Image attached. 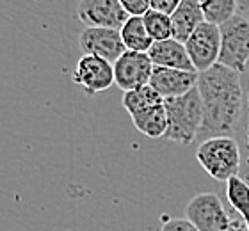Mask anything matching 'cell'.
<instances>
[{
	"mask_svg": "<svg viewBox=\"0 0 249 231\" xmlns=\"http://www.w3.org/2000/svg\"><path fill=\"white\" fill-rule=\"evenodd\" d=\"M132 123L146 137L150 139L164 137L167 132V114H166V108H164V103L148 108L144 112L132 116Z\"/></svg>",
	"mask_w": 249,
	"mask_h": 231,
	"instance_id": "5bb4252c",
	"label": "cell"
},
{
	"mask_svg": "<svg viewBox=\"0 0 249 231\" xmlns=\"http://www.w3.org/2000/svg\"><path fill=\"white\" fill-rule=\"evenodd\" d=\"M199 73H189L182 70H171V68H153L150 78V86L160 94L164 100L167 98L183 96L197 86Z\"/></svg>",
	"mask_w": 249,
	"mask_h": 231,
	"instance_id": "8fae6325",
	"label": "cell"
},
{
	"mask_svg": "<svg viewBox=\"0 0 249 231\" xmlns=\"http://www.w3.org/2000/svg\"><path fill=\"white\" fill-rule=\"evenodd\" d=\"M153 68L155 66L148 53L126 50L114 62V84L123 92L148 86Z\"/></svg>",
	"mask_w": 249,
	"mask_h": 231,
	"instance_id": "52a82bcc",
	"label": "cell"
},
{
	"mask_svg": "<svg viewBox=\"0 0 249 231\" xmlns=\"http://www.w3.org/2000/svg\"><path fill=\"white\" fill-rule=\"evenodd\" d=\"M78 43H80L84 55L100 57V59H104L110 64H114L126 52V46L121 39V32L114 31V29L86 27L80 32Z\"/></svg>",
	"mask_w": 249,
	"mask_h": 231,
	"instance_id": "9c48e42d",
	"label": "cell"
},
{
	"mask_svg": "<svg viewBox=\"0 0 249 231\" xmlns=\"http://www.w3.org/2000/svg\"><path fill=\"white\" fill-rule=\"evenodd\" d=\"M196 159L208 176L228 181L239 176L240 148L233 137H213L203 141L196 149Z\"/></svg>",
	"mask_w": 249,
	"mask_h": 231,
	"instance_id": "3957f363",
	"label": "cell"
},
{
	"mask_svg": "<svg viewBox=\"0 0 249 231\" xmlns=\"http://www.w3.org/2000/svg\"><path fill=\"white\" fill-rule=\"evenodd\" d=\"M228 231H249L248 224H246L244 221H242V217H239V219H231V226H230Z\"/></svg>",
	"mask_w": 249,
	"mask_h": 231,
	"instance_id": "cb8c5ba5",
	"label": "cell"
},
{
	"mask_svg": "<svg viewBox=\"0 0 249 231\" xmlns=\"http://www.w3.org/2000/svg\"><path fill=\"white\" fill-rule=\"evenodd\" d=\"M246 141H248V159H246V181L249 183V96H248V134H246Z\"/></svg>",
	"mask_w": 249,
	"mask_h": 231,
	"instance_id": "d4e9b609",
	"label": "cell"
},
{
	"mask_svg": "<svg viewBox=\"0 0 249 231\" xmlns=\"http://www.w3.org/2000/svg\"><path fill=\"white\" fill-rule=\"evenodd\" d=\"M73 82L88 94L107 91L114 84V64L94 55H82L73 71Z\"/></svg>",
	"mask_w": 249,
	"mask_h": 231,
	"instance_id": "30bf717a",
	"label": "cell"
},
{
	"mask_svg": "<svg viewBox=\"0 0 249 231\" xmlns=\"http://www.w3.org/2000/svg\"><path fill=\"white\" fill-rule=\"evenodd\" d=\"M185 50L196 73H203L213 68L219 62V53H221L219 27L203 21L185 41Z\"/></svg>",
	"mask_w": 249,
	"mask_h": 231,
	"instance_id": "8992f818",
	"label": "cell"
},
{
	"mask_svg": "<svg viewBox=\"0 0 249 231\" xmlns=\"http://www.w3.org/2000/svg\"><path fill=\"white\" fill-rule=\"evenodd\" d=\"M197 92L201 100L203 123L197 141L230 137L242 114L240 73L215 64L197 77Z\"/></svg>",
	"mask_w": 249,
	"mask_h": 231,
	"instance_id": "6da1fadb",
	"label": "cell"
},
{
	"mask_svg": "<svg viewBox=\"0 0 249 231\" xmlns=\"http://www.w3.org/2000/svg\"><path fill=\"white\" fill-rule=\"evenodd\" d=\"M128 18L121 0H82L78 4V20L86 27L121 31Z\"/></svg>",
	"mask_w": 249,
	"mask_h": 231,
	"instance_id": "ba28073f",
	"label": "cell"
},
{
	"mask_svg": "<svg viewBox=\"0 0 249 231\" xmlns=\"http://www.w3.org/2000/svg\"><path fill=\"white\" fill-rule=\"evenodd\" d=\"M185 219L197 231H228L231 226V219L224 210L223 201L213 192L194 195L185 208Z\"/></svg>",
	"mask_w": 249,
	"mask_h": 231,
	"instance_id": "5b68a950",
	"label": "cell"
},
{
	"mask_svg": "<svg viewBox=\"0 0 249 231\" xmlns=\"http://www.w3.org/2000/svg\"><path fill=\"white\" fill-rule=\"evenodd\" d=\"M121 5L126 11V15L137 18H142L150 11V0H121Z\"/></svg>",
	"mask_w": 249,
	"mask_h": 231,
	"instance_id": "ffe728a7",
	"label": "cell"
},
{
	"mask_svg": "<svg viewBox=\"0 0 249 231\" xmlns=\"http://www.w3.org/2000/svg\"><path fill=\"white\" fill-rule=\"evenodd\" d=\"M226 197H228L230 205L239 212L242 221L249 228V183L240 178L233 176L231 180L226 181Z\"/></svg>",
	"mask_w": 249,
	"mask_h": 231,
	"instance_id": "ac0fdd59",
	"label": "cell"
},
{
	"mask_svg": "<svg viewBox=\"0 0 249 231\" xmlns=\"http://www.w3.org/2000/svg\"><path fill=\"white\" fill-rule=\"evenodd\" d=\"M153 66L159 68H171V70H182V71L196 73L192 66L189 53L185 50V45L177 39H166V41L153 43L148 50Z\"/></svg>",
	"mask_w": 249,
	"mask_h": 231,
	"instance_id": "7c38bea8",
	"label": "cell"
},
{
	"mask_svg": "<svg viewBox=\"0 0 249 231\" xmlns=\"http://www.w3.org/2000/svg\"><path fill=\"white\" fill-rule=\"evenodd\" d=\"M221 31V66L242 73L249 62V21L235 15L230 21L219 27Z\"/></svg>",
	"mask_w": 249,
	"mask_h": 231,
	"instance_id": "277c9868",
	"label": "cell"
},
{
	"mask_svg": "<svg viewBox=\"0 0 249 231\" xmlns=\"http://www.w3.org/2000/svg\"><path fill=\"white\" fill-rule=\"evenodd\" d=\"M121 102H123L124 110H126V112L130 114V118H132L135 114L144 112V110H148V108H151V107L162 105V103H164V98L148 84V86H142V88H139V89L124 92Z\"/></svg>",
	"mask_w": 249,
	"mask_h": 231,
	"instance_id": "2e32d148",
	"label": "cell"
},
{
	"mask_svg": "<svg viewBox=\"0 0 249 231\" xmlns=\"http://www.w3.org/2000/svg\"><path fill=\"white\" fill-rule=\"evenodd\" d=\"M159 231H197V230L183 217V219H167Z\"/></svg>",
	"mask_w": 249,
	"mask_h": 231,
	"instance_id": "7402d4cb",
	"label": "cell"
},
{
	"mask_svg": "<svg viewBox=\"0 0 249 231\" xmlns=\"http://www.w3.org/2000/svg\"><path fill=\"white\" fill-rule=\"evenodd\" d=\"M207 23L215 27L224 25L237 15V2L235 0H203L199 2Z\"/></svg>",
	"mask_w": 249,
	"mask_h": 231,
	"instance_id": "e0dca14e",
	"label": "cell"
},
{
	"mask_svg": "<svg viewBox=\"0 0 249 231\" xmlns=\"http://www.w3.org/2000/svg\"><path fill=\"white\" fill-rule=\"evenodd\" d=\"M142 21H144L146 31H148L150 37L153 39V43L166 41V39H171L173 37L171 16L162 15V13H157V11L150 9L142 16Z\"/></svg>",
	"mask_w": 249,
	"mask_h": 231,
	"instance_id": "d6986e66",
	"label": "cell"
},
{
	"mask_svg": "<svg viewBox=\"0 0 249 231\" xmlns=\"http://www.w3.org/2000/svg\"><path fill=\"white\" fill-rule=\"evenodd\" d=\"M205 21L199 0H180L178 9L171 15L173 39L183 43L192 36V32Z\"/></svg>",
	"mask_w": 249,
	"mask_h": 231,
	"instance_id": "4fadbf2b",
	"label": "cell"
},
{
	"mask_svg": "<svg viewBox=\"0 0 249 231\" xmlns=\"http://www.w3.org/2000/svg\"><path fill=\"white\" fill-rule=\"evenodd\" d=\"M178 5H180V0H150V9L167 16H171L178 9Z\"/></svg>",
	"mask_w": 249,
	"mask_h": 231,
	"instance_id": "44dd1931",
	"label": "cell"
},
{
	"mask_svg": "<svg viewBox=\"0 0 249 231\" xmlns=\"http://www.w3.org/2000/svg\"><path fill=\"white\" fill-rule=\"evenodd\" d=\"M164 108L167 114V132L164 139L177 144L194 142L203 123L201 100L197 88L183 96L164 100Z\"/></svg>",
	"mask_w": 249,
	"mask_h": 231,
	"instance_id": "7a4b0ae2",
	"label": "cell"
},
{
	"mask_svg": "<svg viewBox=\"0 0 249 231\" xmlns=\"http://www.w3.org/2000/svg\"><path fill=\"white\" fill-rule=\"evenodd\" d=\"M237 15L246 18L249 21V0H242V2H237Z\"/></svg>",
	"mask_w": 249,
	"mask_h": 231,
	"instance_id": "603a6c76",
	"label": "cell"
},
{
	"mask_svg": "<svg viewBox=\"0 0 249 231\" xmlns=\"http://www.w3.org/2000/svg\"><path fill=\"white\" fill-rule=\"evenodd\" d=\"M121 39H123L126 50L130 52H141V53H148V50L153 45V39L150 37L148 31L144 27L142 18L137 16H130L126 23L121 27Z\"/></svg>",
	"mask_w": 249,
	"mask_h": 231,
	"instance_id": "9a60e30c",
	"label": "cell"
}]
</instances>
